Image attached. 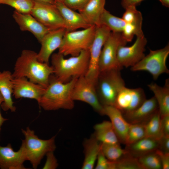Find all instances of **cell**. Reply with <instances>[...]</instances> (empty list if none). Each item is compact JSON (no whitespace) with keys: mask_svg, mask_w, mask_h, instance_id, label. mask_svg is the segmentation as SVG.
<instances>
[{"mask_svg":"<svg viewBox=\"0 0 169 169\" xmlns=\"http://www.w3.org/2000/svg\"><path fill=\"white\" fill-rule=\"evenodd\" d=\"M144 0H122L121 4L125 9L131 6H135Z\"/></svg>","mask_w":169,"mask_h":169,"instance_id":"b9f144b4","label":"cell"},{"mask_svg":"<svg viewBox=\"0 0 169 169\" xmlns=\"http://www.w3.org/2000/svg\"><path fill=\"white\" fill-rule=\"evenodd\" d=\"M147 43V39L143 35L136 37V40L131 46H120L117 54L119 66L122 69L131 67L139 62L145 56L144 52Z\"/></svg>","mask_w":169,"mask_h":169,"instance_id":"7c38bea8","label":"cell"},{"mask_svg":"<svg viewBox=\"0 0 169 169\" xmlns=\"http://www.w3.org/2000/svg\"><path fill=\"white\" fill-rule=\"evenodd\" d=\"M96 85L84 75L79 77L73 89L72 98L74 101L87 103L99 114L105 115L104 107L99 99Z\"/></svg>","mask_w":169,"mask_h":169,"instance_id":"9c48e42d","label":"cell"},{"mask_svg":"<svg viewBox=\"0 0 169 169\" xmlns=\"http://www.w3.org/2000/svg\"><path fill=\"white\" fill-rule=\"evenodd\" d=\"M13 17L22 31L32 33L40 43L44 35L50 31L31 14H24L15 10Z\"/></svg>","mask_w":169,"mask_h":169,"instance_id":"2e32d148","label":"cell"},{"mask_svg":"<svg viewBox=\"0 0 169 169\" xmlns=\"http://www.w3.org/2000/svg\"><path fill=\"white\" fill-rule=\"evenodd\" d=\"M122 35L127 42H131L134 35H136V30L135 26L133 24L126 23L121 32Z\"/></svg>","mask_w":169,"mask_h":169,"instance_id":"d590c367","label":"cell"},{"mask_svg":"<svg viewBox=\"0 0 169 169\" xmlns=\"http://www.w3.org/2000/svg\"><path fill=\"white\" fill-rule=\"evenodd\" d=\"M146 137L144 124H130L128 131L125 145L133 144Z\"/></svg>","mask_w":169,"mask_h":169,"instance_id":"1f68e13d","label":"cell"},{"mask_svg":"<svg viewBox=\"0 0 169 169\" xmlns=\"http://www.w3.org/2000/svg\"><path fill=\"white\" fill-rule=\"evenodd\" d=\"M158 149L163 153H169V136H163L159 140Z\"/></svg>","mask_w":169,"mask_h":169,"instance_id":"f35d334b","label":"cell"},{"mask_svg":"<svg viewBox=\"0 0 169 169\" xmlns=\"http://www.w3.org/2000/svg\"><path fill=\"white\" fill-rule=\"evenodd\" d=\"M78 78L74 77L69 81L63 83L52 75L49 85L38 103L39 105L48 111L73 109L74 103L72 98V92Z\"/></svg>","mask_w":169,"mask_h":169,"instance_id":"7a4b0ae2","label":"cell"},{"mask_svg":"<svg viewBox=\"0 0 169 169\" xmlns=\"http://www.w3.org/2000/svg\"><path fill=\"white\" fill-rule=\"evenodd\" d=\"M127 42L121 33L110 32L104 44L100 56V72L115 69H122L118 63L117 52L119 47L125 46Z\"/></svg>","mask_w":169,"mask_h":169,"instance_id":"ba28073f","label":"cell"},{"mask_svg":"<svg viewBox=\"0 0 169 169\" xmlns=\"http://www.w3.org/2000/svg\"><path fill=\"white\" fill-rule=\"evenodd\" d=\"M83 146L84 158L81 168L92 169L100 150V142L93 134L89 138L84 141Z\"/></svg>","mask_w":169,"mask_h":169,"instance_id":"cb8c5ba5","label":"cell"},{"mask_svg":"<svg viewBox=\"0 0 169 169\" xmlns=\"http://www.w3.org/2000/svg\"><path fill=\"white\" fill-rule=\"evenodd\" d=\"M156 150L137 158L144 169H162L160 158Z\"/></svg>","mask_w":169,"mask_h":169,"instance_id":"4dcf8cb0","label":"cell"},{"mask_svg":"<svg viewBox=\"0 0 169 169\" xmlns=\"http://www.w3.org/2000/svg\"><path fill=\"white\" fill-rule=\"evenodd\" d=\"M110 30L103 25L96 26L94 40L89 49L90 61L87 71L84 75L96 84L100 73L99 61L103 46L111 32Z\"/></svg>","mask_w":169,"mask_h":169,"instance_id":"8fae6325","label":"cell"},{"mask_svg":"<svg viewBox=\"0 0 169 169\" xmlns=\"http://www.w3.org/2000/svg\"><path fill=\"white\" fill-rule=\"evenodd\" d=\"M125 24L122 18L112 15L105 9L100 16L99 25L106 26L111 32L121 33Z\"/></svg>","mask_w":169,"mask_h":169,"instance_id":"83f0119b","label":"cell"},{"mask_svg":"<svg viewBox=\"0 0 169 169\" xmlns=\"http://www.w3.org/2000/svg\"><path fill=\"white\" fill-rule=\"evenodd\" d=\"M93 134L100 142L106 144H119L117 137L110 121L104 120L94 126Z\"/></svg>","mask_w":169,"mask_h":169,"instance_id":"484cf974","label":"cell"},{"mask_svg":"<svg viewBox=\"0 0 169 169\" xmlns=\"http://www.w3.org/2000/svg\"><path fill=\"white\" fill-rule=\"evenodd\" d=\"M158 109V104L154 96L146 99L136 109L122 114L130 124H145Z\"/></svg>","mask_w":169,"mask_h":169,"instance_id":"e0dca14e","label":"cell"},{"mask_svg":"<svg viewBox=\"0 0 169 169\" xmlns=\"http://www.w3.org/2000/svg\"><path fill=\"white\" fill-rule=\"evenodd\" d=\"M115 164V169H144L137 158L129 153Z\"/></svg>","mask_w":169,"mask_h":169,"instance_id":"836d02e7","label":"cell"},{"mask_svg":"<svg viewBox=\"0 0 169 169\" xmlns=\"http://www.w3.org/2000/svg\"><path fill=\"white\" fill-rule=\"evenodd\" d=\"M96 26L79 30L66 31L58 53L64 56H76L83 50H89L95 37Z\"/></svg>","mask_w":169,"mask_h":169,"instance_id":"8992f818","label":"cell"},{"mask_svg":"<svg viewBox=\"0 0 169 169\" xmlns=\"http://www.w3.org/2000/svg\"><path fill=\"white\" fill-rule=\"evenodd\" d=\"M161 128L163 135L169 136V115L161 117Z\"/></svg>","mask_w":169,"mask_h":169,"instance_id":"60d3db41","label":"cell"},{"mask_svg":"<svg viewBox=\"0 0 169 169\" xmlns=\"http://www.w3.org/2000/svg\"><path fill=\"white\" fill-rule=\"evenodd\" d=\"M40 2L48 3L52 4H54V0H36Z\"/></svg>","mask_w":169,"mask_h":169,"instance_id":"f6af8a7d","label":"cell"},{"mask_svg":"<svg viewBox=\"0 0 169 169\" xmlns=\"http://www.w3.org/2000/svg\"><path fill=\"white\" fill-rule=\"evenodd\" d=\"M154 95L158 106L161 117L169 115V79L166 80L163 87L156 83H151L147 85Z\"/></svg>","mask_w":169,"mask_h":169,"instance_id":"603a6c76","label":"cell"},{"mask_svg":"<svg viewBox=\"0 0 169 169\" xmlns=\"http://www.w3.org/2000/svg\"><path fill=\"white\" fill-rule=\"evenodd\" d=\"M156 151L159 154L163 169H169V153H166L163 152L157 149Z\"/></svg>","mask_w":169,"mask_h":169,"instance_id":"ab89813d","label":"cell"},{"mask_svg":"<svg viewBox=\"0 0 169 169\" xmlns=\"http://www.w3.org/2000/svg\"><path fill=\"white\" fill-rule=\"evenodd\" d=\"M46 160L43 169H55L58 166L57 160L54 155V151H50L46 155Z\"/></svg>","mask_w":169,"mask_h":169,"instance_id":"74e56055","label":"cell"},{"mask_svg":"<svg viewBox=\"0 0 169 169\" xmlns=\"http://www.w3.org/2000/svg\"><path fill=\"white\" fill-rule=\"evenodd\" d=\"M146 137L159 140L163 136L161 117L159 109L144 124Z\"/></svg>","mask_w":169,"mask_h":169,"instance_id":"4316f807","label":"cell"},{"mask_svg":"<svg viewBox=\"0 0 169 169\" xmlns=\"http://www.w3.org/2000/svg\"><path fill=\"white\" fill-rule=\"evenodd\" d=\"M89 61V50H83L79 55L67 59L58 52L53 53L51 56L54 76L63 83L69 81L74 77L85 75Z\"/></svg>","mask_w":169,"mask_h":169,"instance_id":"3957f363","label":"cell"},{"mask_svg":"<svg viewBox=\"0 0 169 169\" xmlns=\"http://www.w3.org/2000/svg\"><path fill=\"white\" fill-rule=\"evenodd\" d=\"M104 115L110 120L119 142L125 144L126 136L130 124L124 117L122 113L114 106H104Z\"/></svg>","mask_w":169,"mask_h":169,"instance_id":"d6986e66","label":"cell"},{"mask_svg":"<svg viewBox=\"0 0 169 169\" xmlns=\"http://www.w3.org/2000/svg\"><path fill=\"white\" fill-rule=\"evenodd\" d=\"M106 0H90L79 11L87 23L90 26L99 25L100 16L105 9Z\"/></svg>","mask_w":169,"mask_h":169,"instance_id":"7402d4cb","label":"cell"},{"mask_svg":"<svg viewBox=\"0 0 169 169\" xmlns=\"http://www.w3.org/2000/svg\"><path fill=\"white\" fill-rule=\"evenodd\" d=\"M34 0L31 14L50 30L65 28L62 16L54 4Z\"/></svg>","mask_w":169,"mask_h":169,"instance_id":"30bf717a","label":"cell"},{"mask_svg":"<svg viewBox=\"0 0 169 169\" xmlns=\"http://www.w3.org/2000/svg\"><path fill=\"white\" fill-rule=\"evenodd\" d=\"M146 99L142 88L130 89L125 86L118 93L114 106L124 114L136 109Z\"/></svg>","mask_w":169,"mask_h":169,"instance_id":"4fadbf2b","label":"cell"},{"mask_svg":"<svg viewBox=\"0 0 169 169\" xmlns=\"http://www.w3.org/2000/svg\"><path fill=\"white\" fill-rule=\"evenodd\" d=\"M164 6L169 7V0H159Z\"/></svg>","mask_w":169,"mask_h":169,"instance_id":"ee69618b","label":"cell"},{"mask_svg":"<svg viewBox=\"0 0 169 169\" xmlns=\"http://www.w3.org/2000/svg\"><path fill=\"white\" fill-rule=\"evenodd\" d=\"M4 101L3 98L0 92V107L1 106L2 103ZM8 119L4 118L2 115L0 111V133L1 130V127L3 125V123Z\"/></svg>","mask_w":169,"mask_h":169,"instance_id":"7bdbcfd3","label":"cell"},{"mask_svg":"<svg viewBox=\"0 0 169 169\" xmlns=\"http://www.w3.org/2000/svg\"><path fill=\"white\" fill-rule=\"evenodd\" d=\"M54 4L62 16L66 31L85 29L91 26L87 23L80 13L70 8L64 3L55 2Z\"/></svg>","mask_w":169,"mask_h":169,"instance_id":"ffe728a7","label":"cell"},{"mask_svg":"<svg viewBox=\"0 0 169 169\" xmlns=\"http://www.w3.org/2000/svg\"><path fill=\"white\" fill-rule=\"evenodd\" d=\"M125 9L122 19L126 23H131L135 26L136 37L144 35L142 29L143 18L141 12L137 10L135 6H129Z\"/></svg>","mask_w":169,"mask_h":169,"instance_id":"f1b7e54d","label":"cell"},{"mask_svg":"<svg viewBox=\"0 0 169 169\" xmlns=\"http://www.w3.org/2000/svg\"><path fill=\"white\" fill-rule=\"evenodd\" d=\"M54 2H60L64 3L65 0H54Z\"/></svg>","mask_w":169,"mask_h":169,"instance_id":"bcb514c9","label":"cell"},{"mask_svg":"<svg viewBox=\"0 0 169 169\" xmlns=\"http://www.w3.org/2000/svg\"><path fill=\"white\" fill-rule=\"evenodd\" d=\"M90 0H65L64 3L74 10L80 11Z\"/></svg>","mask_w":169,"mask_h":169,"instance_id":"8d00e7d4","label":"cell"},{"mask_svg":"<svg viewBox=\"0 0 169 169\" xmlns=\"http://www.w3.org/2000/svg\"><path fill=\"white\" fill-rule=\"evenodd\" d=\"M0 4L9 5L21 13L31 14L34 5V0H0Z\"/></svg>","mask_w":169,"mask_h":169,"instance_id":"d6a6232c","label":"cell"},{"mask_svg":"<svg viewBox=\"0 0 169 169\" xmlns=\"http://www.w3.org/2000/svg\"><path fill=\"white\" fill-rule=\"evenodd\" d=\"M120 70L115 69L100 72L96 87L99 99L103 106H114L118 93L125 86Z\"/></svg>","mask_w":169,"mask_h":169,"instance_id":"5b68a950","label":"cell"},{"mask_svg":"<svg viewBox=\"0 0 169 169\" xmlns=\"http://www.w3.org/2000/svg\"><path fill=\"white\" fill-rule=\"evenodd\" d=\"M159 140L145 137L131 144L126 146V149L133 157L137 158L158 149Z\"/></svg>","mask_w":169,"mask_h":169,"instance_id":"d4e9b609","label":"cell"},{"mask_svg":"<svg viewBox=\"0 0 169 169\" xmlns=\"http://www.w3.org/2000/svg\"><path fill=\"white\" fill-rule=\"evenodd\" d=\"M95 169H115V162L108 160L105 156L101 150L97 159Z\"/></svg>","mask_w":169,"mask_h":169,"instance_id":"e575fe53","label":"cell"},{"mask_svg":"<svg viewBox=\"0 0 169 169\" xmlns=\"http://www.w3.org/2000/svg\"><path fill=\"white\" fill-rule=\"evenodd\" d=\"M25 137L22 140V148L26 161H30L34 169H37L44 156L48 152L54 151L56 148L55 137L49 139H40L35 134L34 131L29 127L25 130L22 129Z\"/></svg>","mask_w":169,"mask_h":169,"instance_id":"277c9868","label":"cell"},{"mask_svg":"<svg viewBox=\"0 0 169 169\" xmlns=\"http://www.w3.org/2000/svg\"><path fill=\"white\" fill-rule=\"evenodd\" d=\"M100 150L109 161L116 162L120 160L129 152L122 149L119 144H106L100 143Z\"/></svg>","mask_w":169,"mask_h":169,"instance_id":"f546056e","label":"cell"},{"mask_svg":"<svg viewBox=\"0 0 169 169\" xmlns=\"http://www.w3.org/2000/svg\"><path fill=\"white\" fill-rule=\"evenodd\" d=\"M53 72L52 66L38 60L37 53L24 49L16 60L12 75L13 78H27L31 82L46 88Z\"/></svg>","mask_w":169,"mask_h":169,"instance_id":"6da1fadb","label":"cell"},{"mask_svg":"<svg viewBox=\"0 0 169 169\" xmlns=\"http://www.w3.org/2000/svg\"><path fill=\"white\" fill-rule=\"evenodd\" d=\"M26 161L22 148L13 150L11 145L0 146V167L2 169H26L23 165Z\"/></svg>","mask_w":169,"mask_h":169,"instance_id":"ac0fdd59","label":"cell"},{"mask_svg":"<svg viewBox=\"0 0 169 169\" xmlns=\"http://www.w3.org/2000/svg\"><path fill=\"white\" fill-rule=\"evenodd\" d=\"M149 54L134 66L131 67L133 71H145L148 72L156 80L163 73L169 74L166 65V59L169 54V45L156 50L149 49Z\"/></svg>","mask_w":169,"mask_h":169,"instance_id":"52a82bcc","label":"cell"},{"mask_svg":"<svg viewBox=\"0 0 169 169\" xmlns=\"http://www.w3.org/2000/svg\"><path fill=\"white\" fill-rule=\"evenodd\" d=\"M64 28L50 30L43 38L40 43L41 47L37 57L43 63L49 64V60L53 52L60 46L64 34Z\"/></svg>","mask_w":169,"mask_h":169,"instance_id":"9a60e30c","label":"cell"},{"mask_svg":"<svg viewBox=\"0 0 169 169\" xmlns=\"http://www.w3.org/2000/svg\"><path fill=\"white\" fill-rule=\"evenodd\" d=\"M13 78L12 73L8 70L0 72V92L4 99L1 107L5 111L10 110L12 112H14L16 110L12 98Z\"/></svg>","mask_w":169,"mask_h":169,"instance_id":"44dd1931","label":"cell"},{"mask_svg":"<svg viewBox=\"0 0 169 169\" xmlns=\"http://www.w3.org/2000/svg\"><path fill=\"white\" fill-rule=\"evenodd\" d=\"M13 96L16 99L26 98L36 100L38 103L46 88L31 82L26 77L13 78Z\"/></svg>","mask_w":169,"mask_h":169,"instance_id":"5bb4252c","label":"cell"}]
</instances>
